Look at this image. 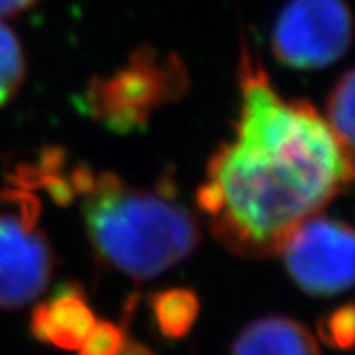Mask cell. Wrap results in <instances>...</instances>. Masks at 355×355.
<instances>
[{"label":"cell","instance_id":"6da1fadb","mask_svg":"<svg viewBox=\"0 0 355 355\" xmlns=\"http://www.w3.org/2000/svg\"><path fill=\"white\" fill-rule=\"evenodd\" d=\"M352 154L310 103L284 99L243 50L233 137L209 158L198 207L233 253L279 254L352 180Z\"/></svg>","mask_w":355,"mask_h":355},{"label":"cell","instance_id":"7a4b0ae2","mask_svg":"<svg viewBox=\"0 0 355 355\" xmlns=\"http://www.w3.org/2000/svg\"><path fill=\"white\" fill-rule=\"evenodd\" d=\"M16 176L53 202H79L89 243L99 263L132 280L156 279L188 259L200 243V227L188 207L164 188L128 186L111 172L67 166L58 150Z\"/></svg>","mask_w":355,"mask_h":355},{"label":"cell","instance_id":"3957f363","mask_svg":"<svg viewBox=\"0 0 355 355\" xmlns=\"http://www.w3.org/2000/svg\"><path fill=\"white\" fill-rule=\"evenodd\" d=\"M186 85V69L174 53L142 48L111 76L93 79L83 101L85 111L105 127L130 132L144 127L156 109L180 97Z\"/></svg>","mask_w":355,"mask_h":355},{"label":"cell","instance_id":"277c9868","mask_svg":"<svg viewBox=\"0 0 355 355\" xmlns=\"http://www.w3.org/2000/svg\"><path fill=\"white\" fill-rule=\"evenodd\" d=\"M2 200L10 207L0 209V308H22L46 292L55 259L34 190L10 176Z\"/></svg>","mask_w":355,"mask_h":355},{"label":"cell","instance_id":"5b68a950","mask_svg":"<svg viewBox=\"0 0 355 355\" xmlns=\"http://www.w3.org/2000/svg\"><path fill=\"white\" fill-rule=\"evenodd\" d=\"M352 42V14L343 0H288L272 28V51L294 69L336 64Z\"/></svg>","mask_w":355,"mask_h":355},{"label":"cell","instance_id":"8992f818","mask_svg":"<svg viewBox=\"0 0 355 355\" xmlns=\"http://www.w3.org/2000/svg\"><path fill=\"white\" fill-rule=\"evenodd\" d=\"M292 280L310 296H336L354 279V231L347 223L308 217L286 235L279 249Z\"/></svg>","mask_w":355,"mask_h":355},{"label":"cell","instance_id":"52a82bcc","mask_svg":"<svg viewBox=\"0 0 355 355\" xmlns=\"http://www.w3.org/2000/svg\"><path fill=\"white\" fill-rule=\"evenodd\" d=\"M97 316L89 304L85 291L76 284H62L50 298L40 300L30 316V331L38 342L58 349H79Z\"/></svg>","mask_w":355,"mask_h":355},{"label":"cell","instance_id":"ba28073f","mask_svg":"<svg viewBox=\"0 0 355 355\" xmlns=\"http://www.w3.org/2000/svg\"><path fill=\"white\" fill-rule=\"evenodd\" d=\"M231 355H322L304 326L288 316H266L251 322L235 338Z\"/></svg>","mask_w":355,"mask_h":355},{"label":"cell","instance_id":"9c48e42d","mask_svg":"<svg viewBox=\"0 0 355 355\" xmlns=\"http://www.w3.org/2000/svg\"><path fill=\"white\" fill-rule=\"evenodd\" d=\"M150 312L162 338H186L200 316V298L191 288H166L150 296Z\"/></svg>","mask_w":355,"mask_h":355},{"label":"cell","instance_id":"30bf717a","mask_svg":"<svg viewBox=\"0 0 355 355\" xmlns=\"http://www.w3.org/2000/svg\"><path fill=\"white\" fill-rule=\"evenodd\" d=\"M354 71L347 69L330 91L326 103V125L347 153L354 150Z\"/></svg>","mask_w":355,"mask_h":355},{"label":"cell","instance_id":"8fae6325","mask_svg":"<svg viewBox=\"0 0 355 355\" xmlns=\"http://www.w3.org/2000/svg\"><path fill=\"white\" fill-rule=\"evenodd\" d=\"M26 77V58L20 40L0 20V109L12 101Z\"/></svg>","mask_w":355,"mask_h":355},{"label":"cell","instance_id":"7c38bea8","mask_svg":"<svg viewBox=\"0 0 355 355\" xmlns=\"http://www.w3.org/2000/svg\"><path fill=\"white\" fill-rule=\"evenodd\" d=\"M127 340L123 326L114 322H97L77 352L79 355H119Z\"/></svg>","mask_w":355,"mask_h":355},{"label":"cell","instance_id":"4fadbf2b","mask_svg":"<svg viewBox=\"0 0 355 355\" xmlns=\"http://www.w3.org/2000/svg\"><path fill=\"white\" fill-rule=\"evenodd\" d=\"M354 306L345 304L331 310L320 322V338L336 349H349L354 345Z\"/></svg>","mask_w":355,"mask_h":355},{"label":"cell","instance_id":"5bb4252c","mask_svg":"<svg viewBox=\"0 0 355 355\" xmlns=\"http://www.w3.org/2000/svg\"><path fill=\"white\" fill-rule=\"evenodd\" d=\"M38 0H0V18L2 16H16L32 8Z\"/></svg>","mask_w":355,"mask_h":355},{"label":"cell","instance_id":"9a60e30c","mask_svg":"<svg viewBox=\"0 0 355 355\" xmlns=\"http://www.w3.org/2000/svg\"><path fill=\"white\" fill-rule=\"evenodd\" d=\"M119 355H154L144 343L140 342H132V340H127L125 343V347H123V352Z\"/></svg>","mask_w":355,"mask_h":355}]
</instances>
